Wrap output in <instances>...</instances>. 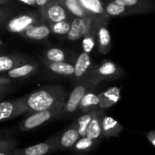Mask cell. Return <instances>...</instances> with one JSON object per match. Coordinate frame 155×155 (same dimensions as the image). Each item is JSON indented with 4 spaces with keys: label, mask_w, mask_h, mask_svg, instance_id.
Returning a JSON list of instances; mask_svg holds the SVG:
<instances>
[{
    "label": "cell",
    "mask_w": 155,
    "mask_h": 155,
    "mask_svg": "<svg viewBox=\"0 0 155 155\" xmlns=\"http://www.w3.org/2000/svg\"><path fill=\"white\" fill-rule=\"evenodd\" d=\"M67 97L66 90L61 85L45 86L23 97L26 114L52 109L64 104Z\"/></svg>",
    "instance_id": "obj_1"
},
{
    "label": "cell",
    "mask_w": 155,
    "mask_h": 155,
    "mask_svg": "<svg viewBox=\"0 0 155 155\" xmlns=\"http://www.w3.org/2000/svg\"><path fill=\"white\" fill-rule=\"evenodd\" d=\"M101 82H99L97 79L89 75L81 82L77 83L72 92L67 94V97L63 104L62 112L58 118H67L75 114L84 95L88 91L94 89Z\"/></svg>",
    "instance_id": "obj_2"
},
{
    "label": "cell",
    "mask_w": 155,
    "mask_h": 155,
    "mask_svg": "<svg viewBox=\"0 0 155 155\" xmlns=\"http://www.w3.org/2000/svg\"><path fill=\"white\" fill-rule=\"evenodd\" d=\"M63 104H61L49 110L29 114L27 117H25L23 121L19 123V124L17 125V129L20 132H28L43 125L52 119H57L62 112Z\"/></svg>",
    "instance_id": "obj_3"
},
{
    "label": "cell",
    "mask_w": 155,
    "mask_h": 155,
    "mask_svg": "<svg viewBox=\"0 0 155 155\" xmlns=\"http://www.w3.org/2000/svg\"><path fill=\"white\" fill-rule=\"evenodd\" d=\"M58 134L51 136L46 141L26 147L15 148L12 151V155H47L58 151L57 148Z\"/></svg>",
    "instance_id": "obj_4"
},
{
    "label": "cell",
    "mask_w": 155,
    "mask_h": 155,
    "mask_svg": "<svg viewBox=\"0 0 155 155\" xmlns=\"http://www.w3.org/2000/svg\"><path fill=\"white\" fill-rule=\"evenodd\" d=\"M123 70L118 67L114 63L107 61L102 63L100 65L94 67L89 72V76L97 79L99 82L106 80H114L123 74ZM87 75V76H88Z\"/></svg>",
    "instance_id": "obj_5"
},
{
    "label": "cell",
    "mask_w": 155,
    "mask_h": 155,
    "mask_svg": "<svg viewBox=\"0 0 155 155\" xmlns=\"http://www.w3.org/2000/svg\"><path fill=\"white\" fill-rule=\"evenodd\" d=\"M96 25L98 24L92 18L74 17L71 22L67 37L71 41L79 40L89 33Z\"/></svg>",
    "instance_id": "obj_6"
},
{
    "label": "cell",
    "mask_w": 155,
    "mask_h": 155,
    "mask_svg": "<svg viewBox=\"0 0 155 155\" xmlns=\"http://www.w3.org/2000/svg\"><path fill=\"white\" fill-rule=\"evenodd\" d=\"M22 114H26V108L23 97L15 100L0 102V122L10 120Z\"/></svg>",
    "instance_id": "obj_7"
},
{
    "label": "cell",
    "mask_w": 155,
    "mask_h": 155,
    "mask_svg": "<svg viewBox=\"0 0 155 155\" xmlns=\"http://www.w3.org/2000/svg\"><path fill=\"white\" fill-rule=\"evenodd\" d=\"M79 2L89 16L98 25H107L109 16L105 13L104 6L101 0H79Z\"/></svg>",
    "instance_id": "obj_8"
},
{
    "label": "cell",
    "mask_w": 155,
    "mask_h": 155,
    "mask_svg": "<svg viewBox=\"0 0 155 155\" xmlns=\"http://www.w3.org/2000/svg\"><path fill=\"white\" fill-rule=\"evenodd\" d=\"M39 11L42 16L49 23L64 21L68 17L66 9L58 0L51 1L46 6L39 9Z\"/></svg>",
    "instance_id": "obj_9"
},
{
    "label": "cell",
    "mask_w": 155,
    "mask_h": 155,
    "mask_svg": "<svg viewBox=\"0 0 155 155\" xmlns=\"http://www.w3.org/2000/svg\"><path fill=\"white\" fill-rule=\"evenodd\" d=\"M79 134L77 131L75 121H74L68 128H66L61 134H58L57 139V148L58 151H67L70 150L76 141L79 139Z\"/></svg>",
    "instance_id": "obj_10"
},
{
    "label": "cell",
    "mask_w": 155,
    "mask_h": 155,
    "mask_svg": "<svg viewBox=\"0 0 155 155\" xmlns=\"http://www.w3.org/2000/svg\"><path fill=\"white\" fill-rule=\"evenodd\" d=\"M37 23V19L34 15L24 14L11 18L6 24V29L11 33L21 34L31 25Z\"/></svg>",
    "instance_id": "obj_11"
},
{
    "label": "cell",
    "mask_w": 155,
    "mask_h": 155,
    "mask_svg": "<svg viewBox=\"0 0 155 155\" xmlns=\"http://www.w3.org/2000/svg\"><path fill=\"white\" fill-rule=\"evenodd\" d=\"M91 66H92V61H91L90 54L84 52L82 53L78 56L75 64L74 65V70L73 76L76 84L87 77V74L89 73Z\"/></svg>",
    "instance_id": "obj_12"
},
{
    "label": "cell",
    "mask_w": 155,
    "mask_h": 155,
    "mask_svg": "<svg viewBox=\"0 0 155 155\" xmlns=\"http://www.w3.org/2000/svg\"><path fill=\"white\" fill-rule=\"evenodd\" d=\"M99 95V110H105L119 102L121 99V88L118 86H112L105 91L98 94Z\"/></svg>",
    "instance_id": "obj_13"
},
{
    "label": "cell",
    "mask_w": 155,
    "mask_h": 155,
    "mask_svg": "<svg viewBox=\"0 0 155 155\" xmlns=\"http://www.w3.org/2000/svg\"><path fill=\"white\" fill-rule=\"evenodd\" d=\"M101 128L102 135L104 138L119 137L121 133L124 130V127L120 123L105 114L102 117Z\"/></svg>",
    "instance_id": "obj_14"
},
{
    "label": "cell",
    "mask_w": 155,
    "mask_h": 155,
    "mask_svg": "<svg viewBox=\"0 0 155 155\" xmlns=\"http://www.w3.org/2000/svg\"><path fill=\"white\" fill-rule=\"evenodd\" d=\"M104 115V110H97L94 116L91 120L90 124L87 126L85 136L99 143L103 138L102 135V128H101V120L102 117Z\"/></svg>",
    "instance_id": "obj_15"
},
{
    "label": "cell",
    "mask_w": 155,
    "mask_h": 155,
    "mask_svg": "<svg viewBox=\"0 0 155 155\" xmlns=\"http://www.w3.org/2000/svg\"><path fill=\"white\" fill-rule=\"evenodd\" d=\"M99 107V95L95 94L93 90L88 91L84 97L82 98L77 112H80L81 114L92 112L94 110H98Z\"/></svg>",
    "instance_id": "obj_16"
},
{
    "label": "cell",
    "mask_w": 155,
    "mask_h": 155,
    "mask_svg": "<svg viewBox=\"0 0 155 155\" xmlns=\"http://www.w3.org/2000/svg\"><path fill=\"white\" fill-rule=\"evenodd\" d=\"M50 28L46 25H31L20 35L33 40H43L50 35Z\"/></svg>",
    "instance_id": "obj_17"
},
{
    "label": "cell",
    "mask_w": 155,
    "mask_h": 155,
    "mask_svg": "<svg viewBox=\"0 0 155 155\" xmlns=\"http://www.w3.org/2000/svg\"><path fill=\"white\" fill-rule=\"evenodd\" d=\"M96 34L98 35V47L103 54H106L111 49V34L106 24L98 25Z\"/></svg>",
    "instance_id": "obj_18"
},
{
    "label": "cell",
    "mask_w": 155,
    "mask_h": 155,
    "mask_svg": "<svg viewBox=\"0 0 155 155\" xmlns=\"http://www.w3.org/2000/svg\"><path fill=\"white\" fill-rule=\"evenodd\" d=\"M37 69V65L35 64H23L13 67L6 72L7 77L10 79L24 78L33 74Z\"/></svg>",
    "instance_id": "obj_19"
},
{
    "label": "cell",
    "mask_w": 155,
    "mask_h": 155,
    "mask_svg": "<svg viewBox=\"0 0 155 155\" xmlns=\"http://www.w3.org/2000/svg\"><path fill=\"white\" fill-rule=\"evenodd\" d=\"M46 67L54 74L64 75V76H73L74 74V65L66 62H49L45 63Z\"/></svg>",
    "instance_id": "obj_20"
},
{
    "label": "cell",
    "mask_w": 155,
    "mask_h": 155,
    "mask_svg": "<svg viewBox=\"0 0 155 155\" xmlns=\"http://www.w3.org/2000/svg\"><path fill=\"white\" fill-rule=\"evenodd\" d=\"M97 144H98L97 142L86 136H83V137H79V139L76 141L74 146L70 149V151H72L74 153L82 154V153L91 152L97 146Z\"/></svg>",
    "instance_id": "obj_21"
},
{
    "label": "cell",
    "mask_w": 155,
    "mask_h": 155,
    "mask_svg": "<svg viewBox=\"0 0 155 155\" xmlns=\"http://www.w3.org/2000/svg\"><path fill=\"white\" fill-rule=\"evenodd\" d=\"M64 8L70 12L75 17H84V18H91L86 11L81 5L79 0H58ZM94 20V19H93Z\"/></svg>",
    "instance_id": "obj_22"
},
{
    "label": "cell",
    "mask_w": 155,
    "mask_h": 155,
    "mask_svg": "<svg viewBox=\"0 0 155 155\" xmlns=\"http://www.w3.org/2000/svg\"><path fill=\"white\" fill-rule=\"evenodd\" d=\"M97 110L92 111V112H88V113H84L82 114L76 120H75V124H76V127H77V131L79 134L80 137L85 136V133H86V129L88 124H90L91 120L93 119V117L94 116L95 113Z\"/></svg>",
    "instance_id": "obj_23"
},
{
    "label": "cell",
    "mask_w": 155,
    "mask_h": 155,
    "mask_svg": "<svg viewBox=\"0 0 155 155\" xmlns=\"http://www.w3.org/2000/svg\"><path fill=\"white\" fill-rule=\"evenodd\" d=\"M97 27H98V25H96L89 33H87L83 37L82 47H83V51L84 53L90 54L93 51V49L95 45V35H96Z\"/></svg>",
    "instance_id": "obj_24"
},
{
    "label": "cell",
    "mask_w": 155,
    "mask_h": 155,
    "mask_svg": "<svg viewBox=\"0 0 155 155\" xmlns=\"http://www.w3.org/2000/svg\"><path fill=\"white\" fill-rule=\"evenodd\" d=\"M22 59L9 55H0V73L7 72L13 67L21 64Z\"/></svg>",
    "instance_id": "obj_25"
},
{
    "label": "cell",
    "mask_w": 155,
    "mask_h": 155,
    "mask_svg": "<svg viewBox=\"0 0 155 155\" xmlns=\"http://www.w3.org/2000/svg\"><path fill=\"white\" fill-rule=\"evenodd\" d=\"M104 10L108 16H119L128 12V9L126 7L115 3L114 1L108 3L104 7Z\"/></svg>",
    "instance_id": "obj_26"
},
{
    "label": "cell",
    "mask_w": 155,
    "mask_h": 155,
    "mask_svg": "<svg viewBox=\"0 0 155 155\" xmlns=\"http://www.w3.org/2000/svg\"><path fill=\"white\" fill-rule=\"evenodd\" d=\"M71 22L67 20L54 22V23H49V28L50 31L56 35H67L70 29Z\"/></svg>",
    "instance_id": "obj_27"
},
{
    "label": "cell",
    "mask_w": 155,
    "mask_h": 155,
    "mask_svg": "<svg viewBox=\"0 0 155 155\" xmlns=\"http://www.w3.org/2000/svg\"><path fill=\"white\" fill-rule=\"evenodd\" d=\"M45 58L49 62H64L65 60V54L60 48H50L46 54Z\"/></svg>",
    "instance_id": "obj_28"
},
{
    "label": "cell",
    "mask_w": 155,
    "mask_h": 155,
    "mask_svg": "<svg viewBox=\"0 0 155 155\" xmlns=\"http://www.w3.org/2000/svg\"><path fill=\"white\" fill-rule=\"evenodd\" d=\"M18 144L19 142L14 138H10V137L0 138V153L5 151H12L17 148Z\"/></svg>",
    "instance_id": "obj_29"
},
{
    "label": "cell",
    "mask_w": 155,
    "mask_h": 155,
    "mask_svg": "<svg viewBox=\"0 0 155 155\" xmlns=\"http://www.w3.org/2000/svg\"><path fill=\"white\" fill-rule=\"evenodd\" d=\"M115 3L128 8H134V7H140L143 0H114Z\"/></svg>",
    "instance_id": "obj_30"
},
{
    "label": "cell",
    "mask_w": 155,
    "mask_h": 155,
    "mask_svg": "<svg viewBox=\"0 0 155 155\" xmlns=\"http://www.w3.org/2000/svg\"><path fill=\"white\" fill-rule=\"evenodd\" d=\"M145 136L148 140V142L152 144L153 147H155V131H150L145 134Z\"/></svg>",
    "instance_id": "obj_31"
},
{
    "label": "cell",
    "mask_w": 155,
    "mask_h": 155,
    "mask_svg": "<svg viewBox=\"0 0 155 155\" xmlns=\"http://www.w3.org/2000/svg\"><path fill=\"white\" fill-rule=\"evenodd\" d=\"M11 91V86L10 84L7 85H1L0 86V99L3 98L6 94H8Z\"/></svg>",
    "instance_id": "obj_32"
},
{
    "label": "cell",
    "mask_w": 155,
    "mask_h": 155,
    "mask_svg": "<svg viewBox=\"0 0 155 155\" xmlns=\"http://www.w3.org/2000/svg\"><path fill=\"white\" fill-rule=\"evenodd\" d=\"M35 5L39 8V9H42L44 8L45 6H46L51 1L53 0H35Z\"/></svg>",
    "instance_id": "obj_33"
},
{
    "label": "cell",
    "mask_w": 155,
    "mask_h": 155,
    "mask_svg": "<svg viewBox=\"0 0 155 155\" xmlns=\"http://www.w3.org/2000/svg\"><path fill=\"white\" fill-rule=\"evenodd\" d=\"M12 134V131L9 129H0V138H5V137H10Z\"/></svg>",
    "instance_id": "obj_34"
},
{
    "label": "cell",
    "mask_w": 155,
    "mask_h": 155,
    "mask_svg": "<svg viewBox=\"0 0 155 155\" xmlns=\"http://www.w3.org/2000/svg\"><path fill=\"white\" fill-rule=\"evenodd\" d=\"M11 84V79L5 76H1L0 75V86L1 85H7Z\"/></svg>",
    "instance_id": "obj_35"
},
{
    "label": "cell",
    "mask_w": 155,
    "mask_h": 155,
    "mask_svg": "<svg viewBox=\"0 0 155 155\" xmlns=\"http://www.w3.org/2000/svg\"><path fill=\"white\" fill-rule=\"evenodd\" d=\"M7 14H8V9L0 6V21L3 20L7 15Z\"/></svg>",
    "instance_id": "obj_36"
},
{
    "label": "cell",
    "mask_w": 155,
    "mask_h": 155,
    "mask_svg": "<svg viewBox=\"0 0 155 155\" xmlns=\"http://www.w3.org/2000/svg\"><path fill=\"white\" fill-rule=\"evenodd\" d=\"M25 5H30V6H34L35 5V0H17Z\"/></svg>",
    "instance_id": "obj_37"
},
{
    "label": "cell",
    "mask_w": 155,
    "mask_h": 155,
    "mask_svg": "<svg viewBox=\"0 0 155 155\" xmlns=\"http://www.w3.org/2000/svg\"><path fill=\"white\" fill-rule=\"evenodd\" d=\"M13 151V150H12ZM12 151H5V152H1L0 155H12Z\"/></svg>",
    "instance_id": "obj_38"
},
{
    "label": "cell",
    "mask_w": 155,
    "mask_h": 155,
    "mask_svg": "<svg viewBox=\"0 0 155 155\" xmlns=\"http://www.w3.org/2000/svg\"><path fill=\"white\" fill-rule=\"evenodd\" d=\"M9 1H10V0H0V5H5V4L9 3Z\"/></svg>",
    "instance_id": "obj_39"
},
{
    "label": "cell",
    "mask_w": 155,
    "mask_h": 155,
    "mask_svg": "<svg viewBox=\"0 0 155 155\" xmlns=\"http://www.w3.org/2000/svg\"><path fill=\"white\" fill-rule=\"evenodd\" d=\"M3 44H4V43H3V41L1 40V38H0V45H2Z\"/></svg>",
    "instance_id": "obj_40"
}]
</instances>
